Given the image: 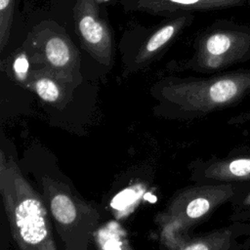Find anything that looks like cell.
<instances>
[{
  "mask_svg": "<svg viewBox=\"0 0 250 250\" xmlns=\"http://www.w3.org/2000/svg\"><path fill=\"white\" fill-rule=\"evenodd\" d=\"M0 193L13 238L20 250H58L41 197L3 151Z\"/></svg>",
  "mask_w": 250,
  "mask_h": 250,
  "instance_id": "cell-2",
  "label": "cell"
},
{
  "mask_svg": "<svg viewBox=\"0 0 250 250\" xmlns=\"http://www.w3.org/2000/svg\"><path fill=\"white\" fill-rule=\"evenodd\" d=\"M9 68L10 73L17 81L22 83L23 85L26 84L31 70V62L27 53L22 47L11 57Z\"/></svg>",
  "mask_w": 250,
  "mask_h": 250,
  "instance_id": "cell-14",
  "label": "cell"
},
{
  "mask_svg": "<svg viewBox=\"0 0 250 250\" xmlns=\"http://www.w3.org/2000/svg\"><path fill=\"white\" fill-rule=\"evenodd\" d=\"M150 94L157 112L194 116L230 106L250 94V69H235L206 77L168 75L157 80Z\"/></svg>",
  "mask_w": 250,
  "mask_h": 250,
  "instance_id": "cell-1",
  "label": "cell"
},
{
  "mask_svg": "<svg viewBox=\"0 0 250 250\" xmlns=\"http://www.w3.org/2000/svg\"><path fill=\"white\" fill-rule=\"evenodd\" d=\"M234 193L231 185L205 186L194 188L184 192L168 211L161 216V224L167 223L164 228L176 225L187 227L195 224L207 216L215 207L230 198ZM163 228V229H164Z\"/></svg>",
  "mask_w": 250,
  "mask_h": 250,
  "instance_id": "cell-7",
  "label": "cell"
},
{
  "mask_svg": "<svg viewBox=\"0 0 250 250\" xmlns=\"http://www.w3.org/2000/svg\"><path fill=\"white\" fill-rule=\"evenodd\" d=\"M72 15L81 48L96 62L110 70L114 65L115 48L107 6L97 0H76Z\"/></svg>",
  "mask_w": 250,
  "mask_h": 250,
  "instance_id": "cell-6",
  "label": "cell"
},
{
  "mask_svg": "<svg viewBox=\"0 0 250 250\" xmlns=\"http://www.w3.org/2000/svg\"><path fill=\"white\" fill-rule=\"evenodd\" d=\"M246 6L250 9V0H246Z\"/></svg>",
  "mask_w": 250,
  "mask_h": 250,
  "instance_id": "cell-18",
  "label": "cell"
},
{
  "mask_svg": "<svg viewBox=\"0 0 250 250\" xmlns=\"http://www.w3.org/2000/svg\"><path fill=\"white\" fill-rule=\"evenodd\" d=\"M230 231L220 230L207 236L193 239L180 250H227L229 245Z\"/></svg>",
  "mask_w": 250,
  "mask_h": 250,
  "instance_id": "cell-12",
  "label": "cell"
},
{
  "mask_svg": "<svg viewBox=\"0 0 250 250\" xmlns=\"http://www.w3.org/2000/svg\"><path fill=\"white\" fill-rule=\"evenodd\" d=\"M125 12L168 18L183 12H206L246 5V0H116Z\"/></svg>",
  "mask_w": 250,
  "mask_h": 250,
  "instance_id": "cell-8",
  "label": "cell"
},
{
  "mask_svg": "<svg viewBox=\"0 0 250 250\" xmlns=\"http://www.w3.org/2000/svg\"><path fill=\"white\" fill-rule=\"evenodd\" d=\"M31 63L46 66L70 81H81V56L66 31L56 21L34 25L22 43Z\"/></svg>",
  "mask_w": 250,
  "mask_h": 250,
  "instance_id": "cell-5",
  "label": "cell"
},
{
  "mask_svg": "<svg viewBox=\"0 0 250 250\" xmlns=\"http://www.w3.org/2000/svg\"><path fill=\"white\" fill-rule=\"evenodd\" d=\"M78 84L62 74L39 64L31 63V70L25 86L31 88L37 96L49 104H57L64 98L67 88Z\"/></svg>",
  "mask_w": 250,
  "mask_h": 250,
  "instance_id": "cell-9",
  "label": "cell"
},
{
  "mask_svg": "<svg viewBox=\"0 0 250 250\" xmlns=\"http://www.w3.org/2000/svg\"><path fill=\"white\" fill-rule=\"evenodd\" d=\"M111 1H113L114 4L116 3V0H97V2H99V3H101V4H104V5H106L107 3H110Z\"/></svg>",
  "mask_w": 250,
  "mask_h": 250,
  "instance_id": "cell-16",
  "label": "cell"
},
{
  "mask_svg": "<svg viewBox=\"0 0 250 250\" xmlns=\"http://www.w3.org/2000/svg\"><path fill=\"white\" fill-rule=\"evenodd\" d=\"M250 61V25L219 19L201 29L193 39L188 58L171 60L169 71L187 70L202 74L224 72L231 66Z\"/></svg>",
  "mask_w": 250,
  "mask_h": 250,
  "instance_id": "cell-3",
  "label": "cell"
},
{
  "mask_svg": "<svg viewBox=\"0 0 250 250\" xmlns=\"http://www.w3.org/2000/svg\"><path fill=\"white\" fill-rule=\"evenodd\" d=\"M194 20V13L183 12L163 18L151 26L136 23L124 29L117 45L121 77L127 78L144 71L160 61Z\"/></svg>",
  "mask_w": 250,
  "mask_h": 250,
  "instance_id": "cell-4",
  "label": "cell"
},
{
  "mask_svg": "<svg viewBox=\"0 0 250 250\" xmlns=\"http://www.w3.org/2000/svg\"><path fill=\"white\" fill-rule=\"evenodd\" d=\"M99 244L102 250H124L123 240L118 231L114 229L103 230L99 235Z\"/></svg>",
  "mask_w": 250,
  "mask_h": 250,
  "instance_id": "cell-15",
  "label": "cell"
},
{
  "mask_svg": "<svg viewBox=\"0 0 250 250\" xmlns=\"http://www.w3.org/2000/svg\"><path fill=\"white\" fill-rule=\"evenodd\" d=\"M244 205H247V206H250V193L245 197L244 201H243Z\"/></svg>",
  "mask_w": 250,
  "mask_h": 250,
  "instance_id": "cell-17",
  "label": "cell"
},
{
  "mask_svg": "<svg viewBox=\"0 0 250 250\" xmlns=\"http://www.w3.org/2000/svg\"><path fill=\"white\" fill-rule=\"evenodd\" d=\"M206 177L216 180H250V157L214 163L206 170Z\"/></svg>",
  "mask_w": 250,
  "mask_h": 250,
  "instance_id": "cell-10",
  "label": "cell"
},
{
  "mask_svg": "<svg viewBox=\"0 0 250 250\" xmlns=\"http://www.w3.org/2000/svg\"><path fill=\"white\" fill-rule=\"evenodd\" d=\"M48 193L50 210L57 223L62 226H71L78 217V209L70 194L56 188Z\"/></svg>",
  "mask_w": 250,
  "mask_h": 250,
  "instance_id": "cell-11",
  "label": "cell"
},
{
  "mask_svg": "<svg viewBox=\"0 0 250 250\" xmlns=\"http://www.w3.org/2000/svg\"><path fill=\"white\" fill-rule=\"evenodd\" d=\"M17 0H0V53L7 47L16 14Z\"/></svg>",
  "mask_w": 250,
  "mask_h": 250,
  "instance_id": "cell-13",
  "label": "cell"
}]
</instances>
